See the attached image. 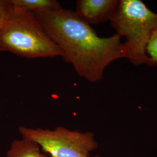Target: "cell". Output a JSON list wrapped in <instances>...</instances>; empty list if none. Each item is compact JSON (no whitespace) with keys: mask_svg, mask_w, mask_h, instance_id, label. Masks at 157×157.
Listing matches in <instances>:
<instances>
[{"mask_svg":"<svg viewBox=\"0 0 157 157\" xmlns=\"http://www.w3.org/2000/svg\"><path fill=\"white\" fill-rule=\"evenodd\" d=\"M81 78L100 80L106 67L124 58L122 37L115 33L100 37L74 11L63 9L34 14Z\"/></svg>","mask_w":157,"mask_h":157,"instance_id":"obj_1","label":"cell"},{"mask_svg":"<svg viewBox=\"0 0 157 157\" xmlns=\"http://www.w3.org/2000/svg\"><path fill=\"white\" fill-rule=\"evenodd\" d=\"M0 51L27 58L63 57L59 47L34 14L13 8L0 32Z\"/></svg>","mask_w":157,"mask_h":157,"instance_id":"obj_2","label":"cell"},{"mask_svg":"<svg viewBox=\"0 0 157 157\" xmlns=\"http://www.w3.org/2000/svg\"><path fill=\"white\" fill-rule=\"evenodd\" d=\"M110 22L117 34L126 38L124 58L135 65L146 64L147 47L157 27V13L141 0H119Z\"/></svg>","mask_w":157,"mask_h":157,"instance_id":"obj_3","label":"cell"},{"mask_svg":"<svg viewBox=\"0 0 157 157\" xmlns=\"http://www.w3.org/2000/svg\"><path fill=\"white\" fill-rule=\"evenodd\" d=\"M19 132L22 138L36 142L50 157H90V152L98 148L92 132L63 126L53 130L21 126Z\"/></svg>","mask_w":157,"mask_h":157,"instance_id":"obj_4","label":"cell"},{"mask_svg":"<svg viewBox=\"0 0 157 157\" xmlns=\"http://www.w3.org/2000/svg\"><path fill=\"white\" fill-rule=\"evenodd\" d=\"M119 0H78L75 12L89 25L110 21Z\"/></svg>","mask_w":157,"mask_h":157,"instance_id":"obj_5","label":"cell"},{"mask_svg":"<svg viewBox=\"0 0 157 157\" xmlns=\"http://www.w3.org/2000/svg\"><path fill=\"white\" fill-rule=\"evenodd\" d=\"M13 8L33 14L58 10L62 7L56 0H11Z\"/></svg>","mask_w":157,"mask_h":157,"instance_id":"obj_6","label":"cell"},{"mask_svg":"<svg viewBox=\"0 0 157 157\" xmlns=\"http://www.w3.org/2000/svg\"><path fill=\"white\" fill-rule=\"evenodd\" d=\"M6 157H48L43 154L40 146L33 141L22 138L12 142Z\"/></svg>","mask_w":157,"mask_h":157,"instance_id":"obj_7","label":"cell"},{"mask_svg":"<svg viewBox=\"0 0 157 157\" xmlns=\"http://www.w3.org/2000/svg\"><path fill=\"white\" fill-rule=\"evenodd\" d=\"M146 54L147 61L146 65L154 67L157 65V27L152 33L151 38L147 47Z\"/></svg>","mask_w":157,"mask_h":157,"instance_id":"obj_8","label":"cell"},{"mask_svg":"<svg viewBox=\"0 0 157 157\" xmlns=\"http://www.w3.org/2000/svg\"><path fill=\"white\" fill-rule=\"evenodd\" d=\"M12 9L11 0H0V32L8 21Z\"/></svg>","mask_w":157,"mask_h":157,"instance_id":"obj_9","label":"cell"}]
</instances>
